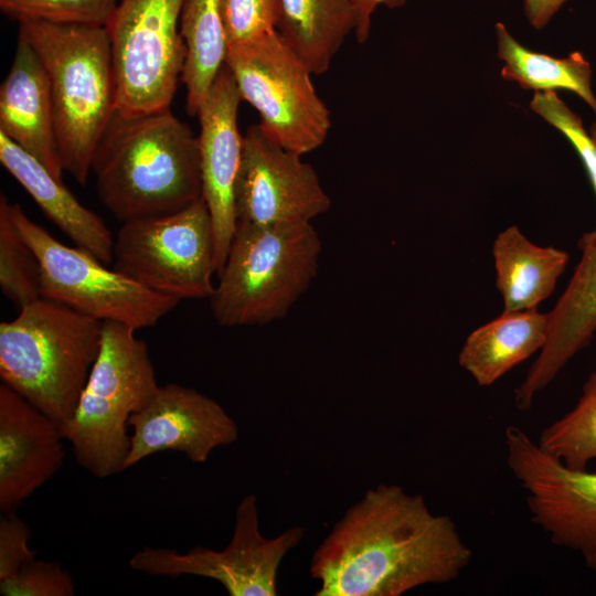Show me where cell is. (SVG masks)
<instances>
[{"instance_id": "obj_7", "label": "cell", "mask_w": 596, "mask_h": 596, "mask_svg": "<svg viewBox=\"0 0 596 596\" xmlns=\"http://www.w3.org/2000/svg\"><path fill=\"white\" fill-rule=\"evenodd\" d=\"M225 65L272 140L301 156L326 141L330 111L313 86V74L278 31L227 49Z\"/></svg>"}, {"instance_id": "obj_15", "label": "cell", "mask_w": 596, "mask_h": 596, "mask_svg": "<svg viewBox=\"0 0 596 596\" xmlns=\"http://www.w3.org/2000/svg\"><path fill=\"white\" fill-rule=\"evenodd\" d=\"M242 100L224 64L196 113L202 196L213 223L216 275L225 264L237 226L234 189L243 148L237 125Z\"/></svg>"}, {"instance_id": "obj_20", "label": "cell", "mask_w": 596, "mask_h": 596, "mask_svg": "<svg viewBox=\"0 0 596 596\" xmlns=\"http://www.w3.org/2000/svg\"><path fill=\"white\" fill-rule=\"evenodd\" d=\"M492 257L503 312L536 309L552 295L570 260L567 252L532 243L515 225L496 236Z\"/></svg>"}, {"instance_id": "obj_13", "label": "cell", "mask_w": 596, "mask_h": 596, "mask_svg": "<svg viewBox=\"0 0 596 596\" xmlns=\"http://www.w3.org/2000/svg\"><path fill=\"white\" fill-rule=\"evenodd\" d=\"M301 157L272 140L259 124L247 128L234 189L237 223L311 222L329 211V194Z\"/></svg>"}, {"instance_id": "obj_11", "label": "cell", "mask_w": 596, "mask_h": 596, "mask_svg": "<svg viewBox=\"0 0 596 596\" xmlns=\"http://www.w3.org/2000/svg\"><path fill=\"white\" fill-rule=\"evenodd\" d=\"M304 536L305 529L294 526L273 539L265 538L259 531L256 497L247 494L236 508L233 535L225 549L194 546L179 553L146 546L131 556L129 565L153 576L211 578L230 596H275L279 566Z\"/></svg>"}, {"instance_id": "obj_26", "label": "cell", "mask_w": 596, "mask_h": 596, "mask_svg": "<svg viewBox=\"0 0 596 596\" xmlns=\"http://www.w3.org/2000/svg\"><path fill=\"white\" fill-rule=\"evenodd\" d=\"M9 200L0 195V286L3 295L22 308L41 298L40 263L13 223Z\"/></svg>"}, {"instance_id": "obj_6", "label": "cell", "mask_w": 596, "mask_h": 596, "mask_svg": "<svg viewBox=\"0 0 596 596\" xmlns=\"http://www.w3.org/2000/svg\"><path fill=\"white\" fill-rule=\"evenodd\" d=\"M136 329L103 321L97 359L72 418L61 426L76 461L97 478L125 470L129 417L145 408L160 385L147 343Z\"/></svg>"}, {"instance_id": "obj_33", "label": "cell", "mask_w": 596, "mask_h": 596, "mask_svg": "<svg viewBox=\"0 0 596 596\" xmlns=\"http://www.w3.org/2000/svg\"><path fill=\"white\" fill-rule=\"evenodd\" d=\"M568 0H524V13L529 23L542 30Z\"/></svg>"}, {"instance_id": "obj_5", "label": "cell", "mask_w": 596, "mask_h": 596, "mask_svg": "<svg viewBox=\"0 0 596 596\" xmlns=\"http://www.w3.org/2000/svg\"><path fill=\"white\" fill-rule=\"evenodd\" d=\"M321 251L311 222L237 223L210 297L215 321L249 327L285 318L315 280Z\"/></svg>"}, {"instance_id": "obj_31", "label": "cell", "mask_w": 596, "mask_h": 596, "mask_svg": "<svg viewBox=\"0 0 596 596\" xmlns=\"http://www.w3.org/2000/svg\"><path fill=\"white\" fill-rule=\"evenodd\" d=\"M31 530L15 514L2 513L0 519V581L12 575L20 566L36 557L29 546Z\"/></svg>"}, {"instance_id": "obj_9", "label": "cell", "mask_w": 596, "mask_h": 596, "mask_svg": "<svg viewBox=\"0 0 596 596\" xmlns=\"http://www.w3.org/2000/svg\"><path fill=\"white\" fill-rule=\"evenodd\" d=\"M113 263L115 270L158 294L178 300L210 298L215 241L203 196L171 214L123 223Z\"/></svg>"}, {"instance_id": "obj_29", "label": "cell", "mask_w": 596, "mask_h": 596, "mask_svg": "<svg viewBox=\"0 0 596 596\" xmlns=\"http://www.w3.org/2000/svg\"><path fill=\"white\" fill-rule=\"evenodd\" d=\"M530 108L561 131L573 145L586 169L596 194V140L584 128L582 119L556 92H535Z\"/></svg>"}, {"instance_id": "obj_24", "label": "cell", "mask_w": 596, "mask_h": 596, "mask_svg": "<svg viewBox=\"0 0 596 596\" xmlns=\"http://www.w3.org/2000/svg\"><path fill=\"white\" fill-rule=\"evenodd\" d=\"M180 32L185 46L181 81L187 109L196 115L227 54L220 0H184Z\"/></svg>"}, {"instance_id": "obj_34", "label": "cell", "mask_w": 596, "mask_h": 596, "mask_svg": "<svg viewBox=\"0 0 596 596\" xmlns=\"http://www.w3.org/2000/svg\"><path fill=\"white\" fill-rule=\"evenodd\" d=\"M589 134L596 140V121L592 125Z\"/></svg>"}, {"instance_id": "obj_27", "label": "cell", "mask_w": 596, "mask_h": 596, "mask_svg": "<svg viewBox=\"0 0 596 596\" xmlns=\"http://www.w3.org/2000/svg\"><path fill=\"white\" fill-rule=\"evenodd\" d=\"M118 0H0L3 14L17 21L106 26Z\"/></svg>"}, {"instance_id": "obj_19", "label": "cell", "mask_w": 596, "mask_h": 596, "mask_svg": "<svg viewBox=\"0 0 596 596\" xmlns=\"http://www.w3.org/2000/svg\"><path fill=\"white\" fill-rule=\"evenodd\" d=\"M0 161L44 214L73 243L103 264L114 259V238L105 222L82 205L39 160L0 132Z\"/></svg>"}, {"instance_id": "obj_17", "label": "cell", "mask_w": 596, "mask_h": 596, "mask_svg": "<svg viewBox=\"0 0 596 596\" xmlns=\"http://www.w3.org/2000/svg\"><path fill=\"white\" fill-rule=\"evenodd\" d=\"M581 258L563 294L547 312L549 337L524 380L514 389L515 406L531 408L538 393L585 349L596 332V228L578 241Z\"/></svg>"}, {"instance_id": "obj_16", "label": "cell", "mask_w": 596, "mask_h": 596, "mask_svg": "<svg viewBox=\"0 0 596 596\" xmlns=\"http://www.w3.org/2000/svg\"><path fill=\"white\" fill-rule=\"evenodd\" d=\"M61 426L6 384L0 385V510L15 512L64 460Z\"/></svg>"}, {"instance_id": "obj_14", "label": "cell", "mask_w": 596, "mask_h": 596, "mask_svg": "<svg viewBox=\"0 0 596 596\" xmlns=\"http://www.w3.org/2000/svg\"><path fill=\"white\" fill-rule=\"evenodd\" d=\"M128 426L131 434L125 469L168 450L202 464L215 448L238 438L237 424L216 401L179 384L160 386L155 398L129 417Z\"/></svg>"}, {"instance_id": "obj_10", "label": "cell", "mask_w": 596, "mask_h": 596, "mask_svg": "<svg viewBox=\"0 0 596 596\" xmlns=\"http://www.w3.org/2000/svg\"><path fill=\"white\" fill-rule=\"evenodd\" d=\"M183 4L184 0H118L106 29L119 113L136 116L170 108L185 58Z\"/></svg>"}, {"instance_id": "obj_4", "label": "cell", "mask_w": 596, "mask_h": 596, "mask_svg": "<svg viewBox=\"0 0 596 596\" xmlns=\"http://www.w3.org/2000/svg\"><path fill=\"white\" fill-rule=\"evenodd\" d=\"M103 321L40 298L0 323V377L60 426L73 416L102 341Z\"/></svg>"}, {"instance_id": "obj_18", "label": "cell", "mask_w": 596, "mask_h": 596, "mask_svg": "<svg viewBox=\"0 0 596 596\" xmlns=\"http://www.w3.org/2000/svg\"><path fill=\"white\" fill-rule=\"evenodd\" d=\"M0 132L62 180L49 79L35 51L20 32L10 71L0 87Z\"/></svg>"}, {"instance_id": "obj_23", "label": "cell", "mask_w": 596, "mask_h": 596, "mask_svg": "<svg viewBox=\"0 0 596 596\" xmlns=\"http://www.w3.org/2000/svg\"><path fill=\"white\" fill-rule=\"evenodd\" d=\"M497 55L503 62L501 77L524 89L556 92L566 89L578 95L596 115L592 89V67L581 52L557 58L533 52L519 43L502 22L494 25Z\"/></svg>"}, {"instance_id": "obj_3", "label": "cell", "mask_w": 596, "mask_h": 596, "mask_svg": "<svg viewBox=\"0 0 596 596\" xmlns=\"http://www.w3.org/2000/svg\"><path fill=\"white\" fill-rule=\"evenodd\" d=\"M19 24L49 79L60 164L84 185L100 136L117 110L107 29L43 20Z\"/></svg>"}, {"instance_id": "obj_22", "label": "cell", "mask_w": 596, "mask_h": 596, "mask_svg": "<svg viewBox=\"0 0 596 596\" xmlns=\"http://www.w3.org/2000/svg\"><path fill=\"white\" fill-rule=\"evenodd\" d=\"M277 31L313 75L326 73L345 38L354 32L350 0H279Z\"/></svg>"}, {"instance_id": "obj_32", "label": "cell", "mask_w": 596, "mask_h": 596, "mask_svg": "<svg viewBox=\"0 0 596 596\" xmlns=\"http://www.w3.org/2000/svg\"><path fill=\"white\" fill-rule=\"evenodd\" d=\"M356 18L354 30L355 39L359 43H364L371 32L372 15L380 7L396 9L405 6L406 0H350Z\"/></svg>"}, {"instance_id": "obj_1", "label": "cell", "mask_w": 596, "mask_h": 596, "mask_svg": "<svg viewBox=\"0 0 596 596\" xmlns=\"http://www.w3.org/2000/svg\"><path fill=\"white\" fill-rule=\"evenodd\" d=\"M471 550L448 515L397 485L369 489L313 552L316 596H400L456 579Z\"/></svg>"}, {"instance_id": "obj_28", "label": "cell", "mask_w": 596, "mask_h": 596, "mask_svg": "<svg viewBox=\"0 0 596 596\" xmlns=\"http://www.w3.org/2000/svg\"><path fill=\"white\" fill-rule=\"evenodd\" d=\"M227 49L253 42L277 31L279 0H220Z\"/></svg>"}, {"instance_id": "obj_12", "label": "cell", "mask_w": 596, "mask_h": 596, "mask_svg": "<svg viewBox=\"0 0 596 596\" xmlns=\"http://www.w3.org/2000/svg\"><path fill=\"white\" fill-rule=\"evenodd\" d=\"M504 440L508 467L526 492L532 521L596 571V470L566 467L517 426L505 428Z\"/></svg>"}, {"instance_id": "obj_25", "label": "cell", "mask_w": 596, "mask_h": 596, "mask_svg": "<svg viewBox=\"0 0 596 596\" xmlns=\"http://www.w3.org/2000/svg\"><path fill=\"white\" fill-rule=\"evenodd\" d=\"M536 443L571 469L585 470L596 462V370L574 407L545 427Z\"/></svg>"}, {"instance_id": "obj_30", "label": "cell", "mask_w": 596, "mask_h": 596, "mask_svg": "<svg viewBox=\"0 0 596 596\" xmlns=\"http://www.w3.org/2000/svg\"><path fill=\"white\" fill-rule=\"evenodd\" d=\"M4 596H73L72 575L56 562L28 561L12 575L0 581Z\"/></svg>"}, {"instance_id": "obj_8", "label": "cell", "mask_w": 596, "mask_h": 596, "mask_svg": "<svg viewBox=\"0 0 596 596\" xmlns=\"http://www.w3.org/2000/svg\"><path fill=\"white\" fill-rule=\"evenodd\" d=\"M13 223L40 263L41 297L99 321L136 330L153 327L180 300L158 294L113 269L79 247H70L9 203Z\"/></svg>"}, {"instance_id": "obj_2", "label": "cell", "mask_w": 596, "mask_h": 596, "mask_svg": "<svg viewBox=\"0 0 596 596\" xmlns=\"http://www.w3.org/2000/svg\"><path fill=\"white\" fill-rule=\"evenodd\" d=\"M92 171L106 209L123 223L171 214L202 198L199 139L170 108L115 111Z\"/></svg>"}, {"instance_id": "obj_21", "label": "cell", "mask_w": 596, "mask_h": 596, "mask_svg": "<svg viewBox=\"0 0 596 596\" xmlns=\"http://www.w3.org/2000/svg\"><path fill=\"white\" fill-rule=\"evenodd\" d=\"M549 318L538 309L503 312L466 339L459 365L478 386H490L547 341Z\"/></svg>"}]
</instances>
